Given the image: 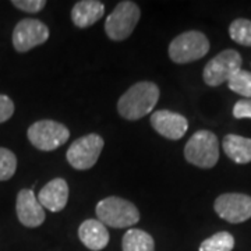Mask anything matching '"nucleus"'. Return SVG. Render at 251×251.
<instances>
[{
    "label": "nucleus",
    "instance_id": "nucleus-23",
    "mask_svg": "<svg viewBox=\"0 0 251 251\" xmlns=\"http://www.w3.org/2000/svg\"><path fill=\"white\" fill-rule=\"evenodd\" d=\"M14 113V102L7 95H0V123L7 122Z\"/></svg>",
    "mask_w": 251,
    "mask_h": 251
},
{
    "label": "nucleus",
    "instance_id": "nucleus-9",
    "mask_svg": "<svg viewBox=\"0 0 251 251\" xmlns=\"http://www.w3.org/2000/svg\"><path fill=\"white\" fill-rule=\"evenodd\" d=\"M49 39V28L39 20L24 18L13 31V46L17 52H28Z\"/></svg>",
    "mask_w": 251,
    "mask_h": 251
},
{
    "label": "nucleus",
    "instance_id": "nucleus-21",
    "mask_svg": "<svg viewBox=\"0 0 251 251\" xmlns=\"http://www.w3.org/2000/svg\"><path fill=\"white\" fill-rule=\"evenodd\" d=\"M17 169V158L7 148H0V181L11 179Z\"/></svg>",
    "mask_w": 251,
    "mask_h": 251
},
{
    "label": "nucleus",
    "instance_id": "nucleus-19",
    "mask_svg": "<svg viewBox=\"0 0 251 251\" xmlns=\"http://www.w3.org/2000/svg\"><path fill=\"white\" fill-rule=\"evenodd\" d=\"M229 35L236 44L251 46V21L246 18H237L229 27Z\"/></svg>",
    "mask_w": 251,
    "mask_h": 251
},
{
    "label": "nucleus",
    "instance_id": "nucleus-14",
    "mask_svg": "<svg viewBox=\"0 0 251 251\" xmlns=\"http://www.w3.org/2000/svg\"><path fill=\"white\" fill-rule=\"evenodd\" d=\"M81 243L92 251L103 250L109 243V232L106 226L98 219H87L78 227Z\"/></svg>",
    "mask_w": 251,
    "mask_h": 251
},
{
    "label": "nucleus",
    "instance_id": "nucleus-18",
    "mask_svg": "<svg viewBox=\"0 0 251 251\" xmlns=\"http://www.w3.org/2000/svg\"><path fill=\"white\" fill-rule=\"evenodd\" d=\"M234 249V237L229 232H219L205 239L200 244L198 251H232Z\"/></svg>",
    "mask_w": 251,
    "mask_h": 251
},
{
    "label": "nucleus",
    "instance_id": "nucleus-20",
    "mask_svg": "<svg viewBox=\"0 0 251 251\" xmlns=\"http://www.w3.org/2000/svg\"><path fill=\"white\" fill-rule=\"evenodd\" d=\"M227 85L229 88L239 94L243 95L247 99H251V73L247 70H239V72L234 74L230 80L227 81Z\"/></svg>",
    "mask_w": 251,
    "mask_h": 251
},
{
    "label": "nucleus",
    "instance_id": "nucleus-13",
    "mask_svg": "<svg viewBox=\"0 0 251 251\" xmlns=\"http://www.w3.org/2000/svg\"><path fill=\"white\" fill-rule=\"evenodd\" d=\"M39 204L50 212H60L69 201V184L64 179L50 180L38 194Z\"/></svg>",
    "mask_w": 251,
    "mask_h": 251
},
{
    "label": "nucleus",
    "instance_id": "nucleus-3",
    "mask_svg": "<svg viewBox=\"0 0 251 251\" xmlns=\"http://www.w3.org/2000/svg\"><path fill=\"white\" fill-rule=\"evenodd\" d=\"M184 156L188 163L211 169L219 159V143L214 133L208 130H200L190 137L184 147Z\"/></svg>",
    "mask_w": 251,
    "mask_h": 251
},
{
    "label": "nucleus",
    "instance_id": "nucleus-6",
    "mask_svg": "<svg viewBox=\"0 0 251 251\" xmlns=\"http://www.w3.org/2000/svg\"><path fill=\"white\" fill-rule=\"evenodd\" d=\"M243 59L234 49H226L206 63L202 78L209 87H219L227 82L239 70H242Z\"/></svg>",
    "mask_w": 251,
    "mask_h": 251
},
{
    "label": "nucleus",
    "instance_id": "nucleus-22",
    "mask_svg": "<svg viewBox=\"0 0 251 251\" xmlns=\"http://www.w3.org/2000/svg\"><path fill=\"white\" fill-rule=\"evenodd\" d=\"M11 4L18 10H23L25 13H38L46 6L45 0H13Z\"/></svg>",
    "mask_w": 251,
    "mask_h": 251
},
{
    "label": "nucleus",
    "instance_id": "nucleus-4",
    "mask_svg": "<svg viewBox=\"0 0 251 251\" xmlns=\"http://www.w3.org/2000/svg\"><path fill=\"white\" fill-rule=\"evenodd\" d=\"M209 52V41L200 31H187L176 36L169 45L172 62L184 64L196 62Z\"/></svg>",
    "mask_w": 251,
    "mask_h": 251
},
{
    "label": "nucleus",
    "instance_id": "nucleus-2",
    "mask_svg": "<svg viewBox=\"0 0 251 251\" xmlns=\"http://www.w3.org/2000/svg\"><path fill=\"white\" fill-rule=\"evenodd\" d=\"M97 216L99 222L109 227H130L140 221L137 206L120 197H108L99 201L97 205Z\"/></svg>",
    "mask_w": 251,
    "mask_h": 251
},
{
    "label": "nucleus",
    "instance_id": "nucleus-7",
    "mask_svg": "<svg viewBox=\"0 0 251 251\" xmlns=\"http://www.w3.org/2000/svg\"><path fill=\"white\" fill-rule=\"evenodd\" d=\"M29 143L39 151H54L67 143L70 131L62 123L53 120H39L28 128Z\"/></svg>",
    "mask_w": 251,
    "mask_h": 251
},
{
    "label": "nucleus",
    "instance_id": "nucleus-8",
    "mask_svg": "<svg viewBox=\"0 0 251 251\" xmlns=\"http://www.w3.org/2000/svg\"><path fill=\"white\" fill-rule=\"evenodd\" d=\"M103 138L98 134H88L75 140L67 150V162L77 171L91 169L103 150Z\"/></svg>",
    "mask_w": 251,
    "mask_h": 251
},
{
    "label": "nucleus",
    "instance_id": "nucleus-17",
    "mask_svg": "<svg viewBox=\"0 0 251 251\" xmlns=\"http://www.w3.org/2000/svg\"><path fill=\"white\" fill-rule=\"evenodd\" d=\"M123 251H155L152 236L141 229H128L122 240Z\"/></svg>",
    "mask_w": 251,
    "mask_h": 251
},
{
    "label": "nucleus",
    "instance_id": "nucleus-10",
    "mask_svg": "<svg viewBox=\"0 0 251 251\" xmlns=\"http://www.w3.org/2000/svg\"><path fill=\"white\" fill-rule=\"evenodd\" d=\"M215 212L230 224H242L251 218V197L246 194L227 193L215 200Z\"/></svg>",
    "mask_w": 251,
    "mask_h": 251
},
{
    "label": "nucleus",
    "instance_id": "nucleus-5",
    "mask_svg": "<svg viewBox=\"0 0 251 251\" xmlns=\"http://www.w3.org/2000/svg\"><path fill=\"white\" fill-rule=\"evenodd\" d=\"M141 11L134 1H120L106 17L105 32L112 41H125L133 34Z\"/></svg>",
    "mask_w": 251,
    "mask_h": 251
},
{
    "label": "nucleus",
    "instance_id": "nucleus-16",
    "mask_svg": "<svg viewBox=\"0 0 251 251\" xmlns=\"http://www.w3.org/2000/svg\"><path fill=\"white\" fill-rule=\"evenodd\" d=\"M224 151L229 159L234 163L244 165L251 162V138L242 135L227 134L224 138Z\"/></svg>",
    "mask_w": 251,
    "mask_h": 251
},
{
    "label": "nucleus",
    "instance_id": "nucleus-12",
    "mask_svg": "<svg viewBox=\"0 0 251 251\" xmlns=\"http://www.w3.org/2000/svg\"><path fill=\"white\" fill-rule=\"evenodd\" d=\"M151 126L158 134L169 140H180L188 128L186 117L172 110H156L151 115Z\"/></svg>",
    "mask_w": 251,
    "mask_h": 251
},
{
    "label": "nucleus",
    "instance_id": "nucleus-15",
    "mask_svg": "<svg viewBox=\"0 0 251 251\" xmlns=\"http://www.w3.org/2000/svg\"><path fill=\"white\" fill-rule=\"evenodd\" d=\"M105 6L98 0H81L72 10L73 24L78 28H88L103 17Z\"/></svg>",
    "mask_w": 251,
    "mask_h": 251
},
{
    "label": "nucleus",
    "instance_id": "nucleus-1",
    "mask_svg": "<svg viewBox=\"0 0 251 251\" xmlns=\"http://www.w3.org/2000/svg\"><path fill=\"white\" fill-rule=\"evenodd\" d=\"M159 94L156 84L150 81L137 82L119 99L117 110L127 120H140L152 112L159 99Z\"/></svg>",
    "mask_w": 251,
    "mask_h": 251
},
{
    "label": "nucleus",
    "instance_id": "nucleus-11",
    "mask_svg": "<svg viewBox=\"0 0 251 251\" xmlns=\"http://www.w3.org/2000/svg\"><path fill=\"white\" fill-rule=\"evenodd\" d=\"M18 221L27 227H38L45 221V209L39 204L32 190L23 188L16 201Z\"/></svg>",
    "mask_w": 251,
    "mask_h": 251
},
{
    "label": "nucleus",
    "instance_id": "nucleus-24",
    "mask_svg": "<svg viewBox=\"0 0 251 251\" xmlns=\"http://www.w3.org/2000/svg\"><path fill=\"white\" fill-rule=\"evenodd\" d=\"M233 116L236 119H251V99H240L234 103Z\"/></svg>",
    "mask_w": 251,
    "mask_h": 251
}]
</instances>
